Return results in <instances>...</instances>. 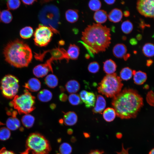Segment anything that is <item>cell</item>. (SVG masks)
I'll list each match as a JSON object with an SVG mask.
<instances>
[{"instance_id":"1","label":"cell","mask_w":154,"mask_h":154,"mask_svg":"<svg viewBox=\"0 0 154 154\" xmlns=\"http://www.w3.org/2000/svg\"><path fill=\"white\" fill-rule=\"evenodd\" d=\"M112 105L121 119L135 117L143 105V98L135 90L125 89L113 98Z\"/></svg>"},{"instance_id":"2","label":"cell","mask_w":154,"mask_h":154,"mask_svg":"<svg viewBox=\"0 0 154 154\" xmlns=\"http://www.w3.org/2000/svg\"><path fill=\"white\" fill-rule=\"evenodd\" d=\"M82 35L83 42L94 54L104 51L111 43L110 29L100 24L93 23L88 26Z\"/></svg>"},{"instance_id":"3","label":"cell","mask_w":154,"mask_h":154,"mask_svg":"<svg viewBox=\"0 0 154 154\" xmlns=\"http://www.w3.org/2000/svg\"><path fill=\"white\" fill-rule=\"evenodd\" d=\"M6 61L17 68L28 66L32 58L29 46L22 41L16 39L9 43L4 49Z\"/></svg>"},{"instance_id":"4","label":"cell","mask_w":154,"mask_h":154,"mask_svg":"<svg viewBox=\"0 0 154 154\" xmlns=\"http://www.w3.org/2000/svg\"><path fill=\"white\" fill-rule=\"evenodd\" d=\"M51 147L48 140L38 133L30 134L26 141V149L21 154H48Z\"/></svg>"},{"instance_id":"5","label":"cell","mask_w":154,"mask_h":154,"mask_svg":"<svg viewBox=\"0 0 154 154\" xmlns=\"http://www.w3.org/2000/svg\"><path fill=\"white\" fill-rule=\"evenodd\" d=\"M123 85L120 77L115 73L105 76L97 89L99 93L107 97L113 98L121 92Z\"/></svg>"},{"instance_id":"6","label":"cell","mask_w":154,"mask_h":154,"mask_svg":"<svg viewBox=\"0 0 154 154\" xmlns=\"http://www.w3.org/2000/svg\"><path fill=\"white\" fill-rule=\"evenodd\" d=\"M35 97L27 89L20 96L16 95L10 102V105L19 114H28L35 108Z\"/></svg>"},{"instance_id":"7","label":"cell","mask_w":154,"mask_h":154,"mask_svg":"<svg viewBox=\"0 0 154 154\" xmlns=\"http://www.w3.org/2000/svg\"><path fill=\"white\" fill-rule=\"evenodd\" d=\"M38 17L43 25L50 28L53 32L58 33L56 28L59 23V13L56 6L50 5L45 7L40 12Z\"/></svg>"},{"instance_id":"8","label":"cell","mask_w":154,"mask_h":154,"mask_svg":"<svg viewBox=\"0 0 154 154\" xmlns=\"http://www.w3.org/2000/svg\"><path fill=\"white\" fill-rule=\"evenodd\" d=\"M19 88L18 79L14 76L6 75L1 80V92L3 95L7 98H14L18 92Z\"/></svg>"},{"instance_id":"9","label":"cell","mask_w":154,"mask_h":154,"mask_svg":"<svg viewBox=\"0 0 154 154\" xmlns=\"http://www.w3.org/2000/svg\"><path fill=\"white\" fill-rule=\"evenodd\" d=\"M53 35V31L50 28L39 25L34 34V40L35 44L42 47L47 45L50 42Z\"/></svg>"},{"instance_id":"10","label":"cell","mask_w":154,"mask_h":154,"mask_svg":"<svg viewBox=\"0 0 154 154\" xmlns=\"http://www.w3.org/2000/svg\"><path fill=\"white\" fill-rule=\"evenodd\" d=\"M137 9L142 15L146 17H154V2L152 0H140L137 3Z\"/></svg>"},{"instance_id":"11","label":"cell","mask_w":154,"mask_h":154,"mask_svg":"<svg viewBox=\"0 0 154 154\" xmlns=\"http://www.w3.org/2000/svg\"><path fill=\"white\" fill-rule=\"evenodd\" d=\"M53 61L50 58L47 60L45 63L35 66L33 70L34 74L37 77L41 78L46 75L49 72L51 71L53 73L51 65V63Z\"/></svg>"},{"instance_id":"12","label":"cell","mask_w":154,"mask_h":154,"mask_svg":"<svg viewBox=\"0 0 154 154\" xmlns=\"http://www.w3.org/2000/svg\"><path fill=\"white\" fill-rule=\"evenodd\" d=\"M48 52L50 53L51 55L50 58L53 61L58 60L60 61L65 59L68 62L69 61V59L67 55V52L63 48H56Z\"/></svg>"},{"instance_id":"13","label":"cell","mask_w":154,"mask_h":154,"mask_svg":"<svg viewBox=\"0 0 154 154\" xmlns=\"http://www.w3.org/2000/svg\"><path fill=\"white\" fill-rule=\"evenodd\" d=\"M8 114H11L12 116L9 118L6 122L7 128L11 130H15L17 129L20 126V123L19 120L16 117L17 112L13 111L11 113L8 112Z\"/></svg>"},{"instance_id":"14","label":"cell","mask_w":154,"mask_h":154,"mask_svg":"<svg viewBox=\"0 0 154 154\" xmlns=\"http://www.w3.org/2000/svg\"><path fill=\"white\" fill-rule=\"evenodd\" d=\"M95 106L92 110L94 113H102L106 106V102L104 97L101 95L97 97Z\"/></svg>"},{"instance_id":"15","label":"cell","mask_w":154,"mask_h":154,"mask_svg":"<svg viewBox=\"0 0 154 154\" xmlns=\"http://www.w3.org/2000/svg\"><path fill=\"white\" fill-rule=\"evenodd\" d=\"M62 120L63 122L65 125L71 126L76 123L78 120V117L75 112L70 111L64 114Z\"/></svg>"},{"instance_id":"16","label":"cell","mask_w":154,"mask_h":154,"mask_svg":"<svg viewBox=\"0 0 154 154\" xmlns=\"http://www.w3.org/2000/svg\"><path fill=\"white\" fill-rule=\"evenodd\" d=\"M24 87L31 91L37 92L40 88L41 83L37 79L32 78L25 84Z\"/></svg>"},{"instance_id":"17","label":"cell","mask_w":154,"mask_h":154,"mask_svg":"<svg viewBox=\"0 0 154 154\" xmlns=\"http://www.w3.org/2000/svg\"><path fill=\"white\" fill-rule=\"evenodd\" d=\"M127 49L126 46L123 44H117L114 47L113 54L117 58H123L126 54Z\"/></svg>"},{"instance_id":"18","label":"cell","mask_w":154,"mask_h":154,"mask_svg":"<svg viewBox=\"0 0 154 154\" xmlns=\"http://www.w3.org/2000/svg\"><path fill=\"white\" fill-rule=\"evenodd\" d=\"M123 15V13L121 10L115 8L110 11L108 15V17L110 21L116 23L121 21Z\"/></svg>"},{"instance_id":"19","label":"cell","mask_w":154,"mask_h":154,"mask_svg":"<svg viewBox=\"0 0 154 154\" xmlns=\"http://www.w3.org/2000/svg\"><path fill=\"white\" fill-rule=\"evenodd\" d=\"M116 68V63L112 59L106 60L104 62L103 70L107 74H110L115 73Z\"/></svg>"},{"instance_id":"20","label":"cell","mask_w":154,"mask_h":154,"mask_svg":"<svg viewBox=\"0 0 154 154\" xmlns=\"http://www.w3.org/2000/svg\"><path fill=\"white\" fill-rule=\"evenodd\" d=\"M65 88L68 93L74 94L78 92L80 89V85L77 81L71 80L68 81L65 85Z\"/></svg>"},{"instance_id":"21","label":"cell","mask_w":154,"mask_h":154,"mask_svg":"<svg viewBox=\"0 0 154 154\" xmlns=\"http://www.w3.org/2000/svg\"><path fill=\"white\" fill-rule=\"evenodd\" d=\"M79 48L75 44H70L67 52L68 57L72 60L77 59L79 54Z\"/></svg>"},{"instance_id":"22","label":"cell","mask_w":154,"mask_h":154,"mask_svg":"<svg viewBox=\"0 0 154 154\" xmlns=\"http://www.w3.org/2000/svg\"><path fill=\"white\" fill-rule=\"evenodd\" d=\"M106 12L103 10H99L96 11L94 15V19L98 24H101L105 22L108 18Z\"/></svg>"},{"instance_id":"23","label":"cell","mask_w":154,"mask_h":154,"mask_svg":"<svg viewBox=\"0 0 154 154\" xmlns=\"http://www.w3.org/2000/svg\"><path fill=\"white\" fill-rule=\"evenodd\" d=\"M133 80L134 83L137 85H141L143 84L147 79L146 73L141 71L135 72L133 74Z\"/></svg>"},{"instance_id":"24","label":"cell","mask_w":154,"mask_h":154,"mask_svg":"<svg viewBox=\"0 0 154 154\" xmlns=\"http://www.w3.org/2000/svg\"><path fill=\"white\" fill-rule=\"evenodd\" d=\"M52 97V94L49 90L44 89L41 90L37 94L39 100L43 102H47L51 100Z\"/></svg>"},{"instance_id":"25","label":"cell","mask_w":154,"mask_h":154,"mask_svg":"<svg viewBox=\"0 0 154 154\" xmlns=\"http://www.w3.org/2000/svg\"><path fill=\"white\" fill-rule=\"evenodd\" d=\"M116 116L115 111L113 108H108L106 109L103 113V116L106 121L110 122L113 121Z\"/></svg>"},{"instance_id":"26","label":"cell","mask_w":154,"mask_h":154,"mask_svg":"<svg viewBox=\"0 0 154 154\" xmlns=\"http://www.w3.org/2000/svg\"><path fill=\"white\" fill-rule=\"evenodd\" d=\"M96 101L94 94L92 92H88L83 102L84 103L86 107L89 108L94 107Z\"/></svg>"},{"instance_id":"27","label":"cell","mask_w":154,"mask_h":154,"mask_svg":"<svg viewBox=\"0 0 154 154\" xmlns=\"http://www.w3.org/2000/svg\"><path fill=\"white\" fill-rule=\"evenodd\" d=\"M45 83L48 87L54 88L58 84V80L57 77L53 74H50L47 76L44 79Z\"/></svg>"},{"instance_id":"28","label":"cell","mask_w":154,"mask_h":154,"mask_svg":"<svg viewBox=\"0 0 154 154\" xmlns=\"http://www.w3.org/2000/svg\"><path fill=\"white\" fill-rule=\"evenodd\" d=\"M65 18L68 22L72 23L76 22L78 18V11L76 10L70 9L65 13Z\"/></svg>"},{"instance_id":"29","label":"cell","mask_w":154,"mask_h":154,"mask_svg":"<svg viewBox=\"0 0 154 154\" xmlns=\"http://www.w3.org/2000/svg\"><path fill=\"white\" fill-rule=\"evenodd\" d=\"M133 75V70L130 68L126 67L121 70L119 77L121 80H127L131 78Z\"/></svg>"},{"instance_id":"30","label":"cell","mask_w":154,"mask_h":154,"mask_svg":"<svg viewBox=\"0 0 154 154\" xmlns=\"http://www.w3.org/2000/svg\"><path fill=\"white\" fill-rule=\"evenodd\" d=\"M35 120V118L33 116L29 114L24 115L21 119L23 124L27 128H30L33 126Z\"/></svg>"},{"instance_id":"31","label":"cell","mask_w":154,"mask_h":154,"mask_svg":"<svg viewBox=\"0 0 154 154\" xmlns=\"http://www.w3.org/2000/svg\"><path fill=\"white\" fill-rule=\"evenodd\" d=\"M142 51L145 56L148 57H151L154 54V46L151 43L145 44L143 46Z\"/></svg>"},{"instance_id":"32","label":"cell","mask_w":154,"mask_h":154,"mask_svg":"<svg viewBox=\"0 0 154 154\" xmlns=\"http://www.w3.org/2000/svg\"><path fill=\"white\" fill-rule=\"evenodd\" d=\"M33 33V28L30 27H26L22 29L20 32L21 38L24 39H28L32 36Z\"/></svg>"},{"instance_id":"33","label":"cell","mask_w":154,"mask_h":154,"mask_svg":"<svg viewBox=\"0 0 154 154\" xmlns=\"http://www.w3.org/2000/svg\"><path fill=\"white\" fill-rule=\"evenodd\" d=\"M0 19L4 23H8L12 19L11 12L8 10H4L0 13Z\"/></svg>"},{"instance_id":"34","label":"cell","mask_w":154,"mask_h":154,"mask_svg":"<svg viewBox=\"0 0 154 154\" xmlns=\"http://www.w3.org/2000/svg\"><path fill=\"white\" fill-rule=\"evenodd\" d=\"M68 100L70 103L74 106L81 104L83 102L79 95L76 94H70L68 96Z\"/></svg>"},{"instance_id":"35","label":"cell","mask_w":154,"mask_h":154,"mask_svg":"<svg viewBox=\"0 0 154 154\" xmlns=\"http://www.w3.org/2000/svg\"><path fill=\"white\" fill-rule=\"evenodd\" d=\"M133 28L132 23L129 20L124 21L121 26V29L123 33L126 34L130 33Z\"/></svg>"},{"instance_id":"36","label":"cell","mask_w":154,"mask_h":154,"mask_svg":"<svg viewBox=\"0 0 154 154\" xmlns=\"http://www.w3.org/2000/svg\"><path fill=\"white\" fill-rule=\"evenodd\" d=\"M59 150L61 154H70L72 151V147L68 143H64L60 145Z\"/></svg>"},{"instance_id":"37","label":"cell","mask_w":154,"mask_h":154,"mask_svg":"<svg viewBox=\"0 0 154 154\" xmlns=\"http://www.w3.org/2000/svg\"><path fill=\"white\" fill-rule=\"evenodd\" d=\"M10 135V131L7 128L2 127L0 128V140H6L9 138Z\"/></svg>"},{"instance_id":"38","label":"cell","mask_w":154,"mask_h":154,"mask_svg":"<svg viewBox=\"0 0 154 154\" xmlns=\"http://www.w3.org/2000/svg\"><path fill=\"white\" fill-rule=\"evenodd\" d=\"M88 6L91 10L96 11L100 8L101 3L98 0H91L89 2Z\"/></svg>"},{"instance_id":"39","label":"cell","mask_w":154,"mask_h":154,"mask_svg":"<svg viewBox=\"0 0 154 154\" xmlns=\"http://www.w3.org/2000/svg\"><path fill=\"white\" fill-rule=\"evenodd\" d=\"M21 4L18 0H8L7 2V6L9 9L14 10L19 7Z\"/></svg>"},{"instance_id":"40","label":"cell","mask_w":154,"mask_h":154,"mask_svg":"<svg viewBox=\"0 0 154 154\" xmlns=\"http://www.w3.org/2000/svg\"><path fill=\"white\" fill-rule=\"evenodd\" d=\"M100 69V66L96 62H93L89 64L88 66V71L92 73L97 72Z\"/></svg>"},{"instance_id":"41","label":"cell","mask_w":154,"mask_h":154,"mask_svg":"<svg viewBox=\"0 0 154 154\" xmlns=\"http://www.w3.org/2000/svg\"><path fill=\"white\" fill-rule=\"evenodd\" d=\"M146 99L147 102L149 105L153 106L154 94L152 91L151 90L147 93Z\"/></svg>"},{"instance_id":"42","label":"cell","mask_w":154,"mask_h":154,"mask_svg":"<svg viewBox=\"0 0 154 154\" xmlns=\"http://www.w3.org/2000/svg\"><path fill=\"white\" fill-rule=\"evenodd\" d=\"M59 98L61 101L65 102L67 100L68 96L66 94L62 93L60 94L59 95Z\"/></svg>"},{"instance_id":"43","label":"cell","mask_w":154,"mask_h":154,"mask_svg":"<svg viewBox=\"0 0 154 154\" xmlns=\"http://www.w3.org/2000/svg\"><path fill=\"white\" fill-rule=\"evenodd\" d=\"M0 154H15L13 152L7 150L5 147L0 150Z\"/></svg>"},{"instance_id":"44","label":"cell","mask_w":154,"mask_h":154,"mask_svg":"<svg viewBox=\"0 0 154 154\" xmlns=\"http://www.w3.org/2000/svg\"><path fill=\"white\" fill-rule=\"evenodd\" d=\"M89 154H104L103 151L98 150H93L91 151Z\"/></svg>"},{"instance_id":"45","label":"cell","mask_w":154,"mask_h":154,"mask_svg":"<svg viewBox=\"0 0 154 154\" xmlns=\"http://www.w3.org/2000/svg\"><path fill=\"white\" fill-rule=\"evenodd\" d=\"M130 44L132 45H135L137 43V41L135 38H131L129 40Z\"/></svg>"},{"instance_id":"46","label":"cell","mask_w":154,"mask_h":154,"mask_svg":"<svg viewBox=\"0 0 154 154\" xmlns=\"http://www.w3.org/2000/svg\"><path fill=\"white\" fill-rule=\"evenodd\" d=\"M35 1V0H22V1L25 4L30 5L33 4Z\"/></svg>"},{"instance_id":"47","label":"cell","mask_w":154,"mask_h":154,"mask_svg":"<svg viewBox=\"0 0 154 154\" xmlns=\"http://www.w3.org/2000/svg\"><path fill=\"white\" fill-rule=\"evenodd\" d=\"M104 1L108 4L112 5L114 4L116 1L115 0H104Z\"/></svg>"},{"instance_id":"48","label":"cell","mask_w":154,"mask_h":154,"mask_svg":"<svg viewBox=\"0 0 154 154\" xmlns=\"http://www.w3.org/2000/svg\"><path fill=\"white\" fill-rule=\"evenodd\" d=\"M153 62V60L151 59H149L147 60L146 62V65L148 66H150Z\"/></svg>"},{"instance_id":"49","label":"cell","mask_w":154,"mask_h":154,"mask_svg":"<svg viewBox=\"0 0 154 154\" xmlns=\"http://www.w3.org/2000/svg\"><path fill=\"white\" fill-rule=\"evenodd\" d=\"M147 25H145L144 22L143 21H141V23L140 25V27L142 29H143L145 26H147Z\"/></svg>"},{"instance_id":"50","label":"cell","mask_w":154,"mask_h":154,"mask_svg":"<svg viewBox=\"0 0 154 154\" xmlns=\"http://www.w3.org/2000/svg\"><path fill=\"white\" fill-rule=\"evenodd\" d=\"M123 15L125 17H128L129 16V12L127 11H126L124 12Z\"/></svg>"},{"instance_id":"51","label":"cell","mask_w":154,"mask_h":154,"mask_svg":"<svg viewBox=\"0 0 154 154\" xmlns=\"http://www.w3.org/2000/svg\"><path fill=\"white\" fill-rule=\"evenodd\" d=\"M130 56V54H126L123 57L125 60H126Z\"/></svg>"},{"instance_id":"52","label":"cell","mask_w":154,"mask_h":154,"mask_svg":"<svg viewBox=\"0 0 154 154\" xmlns=\"http://www.w3.org/2000/svg\"><path fill=\"white\" fill-rule=\"evenodd\" d=\"M50 107L52 110H54L56 108V105L54 104H52L50 105Z\"/></svg>"},{"instance_id":"53","label":"cell","mask_w":154,"mask_h":154,"mask_svg":"<svg viewBox=\"0 0 154 154\" xmlns=\"http://www.w3.org/2000/svg\"><path fill=\"white\" fill-rule=\"evenodd\" d=\"M136 38L138 40H140L142 38V36L140 34H138L136 36Z\"/></svg>"},{"instance_id":"54","label":"cell","mask_w":154,"mask_h":154,"mask_svg":"<svg viewBox=\"0 0 154 154\" xmlns=\"http://www.w3.org/2000/svg\"><path fill=\"white\" fill-rule=\"evenodd\" d=\"M73 133V130L71 129H69L67 130V133L68 134L70 135Z\"/></svg>"},{"instance_id":"55","label":"cell","mask_w":154,"mask_h":154,"mask_svg":"<svg viewBox=\"0 0 154 154\" xmlns=\"http://www.w3.org/2000/svg\"><path fill=\"white\" fill-rule=\"evenodd\" d=\"M154 148H153L151 149L149 152V154H154Z\"/></svg>"},{"instance_id":"56","label":"cell","mask_w":154,"mask_h":154,"mask_svg":"<svg viewBox=\"0 0 154 154\" xmlns=\"http://www.w3.org/2000/svg\"><path fill=\"white\" fill-rule=\"evenodd\" d=\"M90 56L89 55L87 54L86 55V57L87 59H88L89 58Z\"/></svg>"},{"instance_id":"57","label":"cell","mask_w":154,"mask_h":154,"mask_svg":"<svg viewBox=\"0 0 154 154\" xmlns=\"http://www.w3.org/2000/svg\"><path fill=\"white\" fill-rule=\"evenodd\" d=\"M126 38L125 36H123L122 37V39L124 40H125L126 39Z\"/></svg>"},{"instance_id":"58","label":"cell","mask_w":154,"mask_h":154,"mask_svg":"<svg viewBox=\"0 0 154 154\" xmlns=\"http://www.w3.org/2000/svg\"><path fill=\"white\" fill-rule=\"evenodd\" d=\"M112 30L113 31H114L115 30L114 29H115V27H114V26L113 27H112Z\"/></svg>"},{"instance_id":"59","label":"cell","mask_w":154,"mask_h":154,"mask_svg":"<svg viewBox=\"0 0 154 154\" xmlns=\"http://www.w3.org/2000/svg\"><path fill=\"white\" fill-rule=\"evenodd\" d=\"M4 124H3V123H1V122H0V125H3Z\"/></svg>"},{"instance_id":"60","label":"cell","mask_w":154,"mask_h":154,"mask_svg":"<svg viewBox=\"0 0 154 154\" xmlns=\"http://www.w3.org/2000/svg\"><path fill=\"white\" fill-rule=\"evenodd\" d=\"M57 154H59V153H57Z\"/></svg>"},{"instance_id":"61","label":"cell","mask_w":154,"mask_h":154,"mask_svg":"<svg viewBox=\"0 0 154 154\" xmlns=\"http://www.w3.org/2000/svg\"></svg>"}]
</instances>
